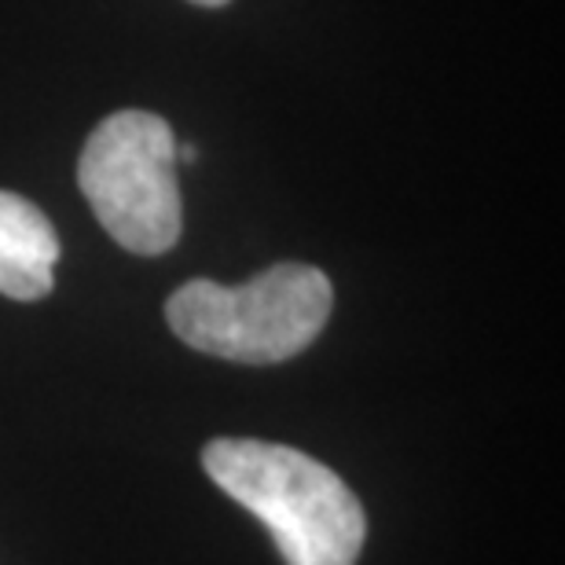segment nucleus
Here are the masks:
<instances>
[{
    "mask_svg": "<svg viewBox=\"0 0 565 565\" xmlns=\"http://www.w3.org/2000/svg\"><path fill=\"white\" fill-rule=\"evenodd\" d=\"M217 489L257 514L287 565H356L367 518L323 462L268 440L217 437L202 451Z\"/></svg>",
    "mask_w": 565,
    "mask_h": 565,
    "instance_id": "f257e3e1",
    "label": "nucleus"
},
{
    "mask_svg": "<svg viewBox=\"0 0 565 565\" xmlns=\"http://www.w3.org/2000/svg\"><path fill=\"white\" fill-rule=\"evenodd\" d=\"M334 287L320 268L282 262L243 287L191 279L166 301V320L184 345L235 364H282L320 338Z\"/></svg>",
    "mask_w": 565,
    "mask_h": 565,
    "instance_id": "f03ea898",
    "label": "nucleus"
},
{
    "mask_svg": "<svg viewBox=\"0 0 565 565\" xmlns=\"http://www.w3.org/2000/svg\"><path fill=\"white\" fill-rule=\"evenodd\" d=\"M77 184L104 232L129 254L154 257L177 246L184 210L177 140L166 118L151 110L107 115L85 143Z\"/></svg>",
    "mask_w": 565,
    "mask_h": 565,
    "instance_id": "7ed1b4c3",
    "label": "nucleus"
},
{
    "mask_svg": "<svg viewBox=\"0 0 565 565\" xmlns=\"http://www.w3.org/2000/svg\"><path fill=\"white\" fill-rule=\"evenodd\" d=\"M60 235L52 221L15 191H0V294L38 301L55 287Z\"/></svg>",
    "mask_w": 565,
    "mask_h": 565,
    "instance_id": "20e7f679",
    "label": "nucleus"
},
{
    "mask_svg": "<svg viewBox=\"0 0 565 565\" xmlns=\"http://www.w3.org/2000/svg\"><path fill=\"white\" fill-rule=\"evenodd\" d=\"M191 4H202V8H221V4H228V0H191Z\"/></svg>",
    "mask_w": 565,
    "mask_h": 565,
    "instance_id": "39448f33",
    "label": "nucleus"
}]
</instances>
